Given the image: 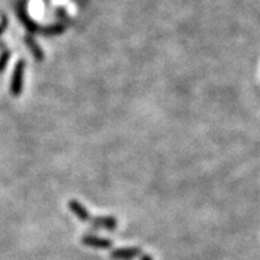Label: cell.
<instances>
[{"mask_svg":"<svg viewBox=\"0 0 260 260\" xmlns=\"http://www.w3.org/2000/svg\"><path fill=\"white\" fill-rule=\"evenodd\" d=\"M141 253V247H126L117 248L110 252V257L113 260H132Z\"/></svg>","mask_w":260,"mask_h":260,"instance_id":"2","label":"cell"},{"mask_svg":"<svg viewBox=\"0 0 260 260\" xmlns=\"http://www.w3.org/2000/svg\"><path fill=\"white\" fill-rule=\"evenodd\" d=\"M7 25H8V19L6 16H3L2 17V21H0V35L7 29Z\"/></svg>","mask_w":260,"mask_h":260,"instance_id":"8","label":"cell"},{"mask_svg":"<svg viewBox=\"0 0 260 260\" xmlns=\"http://www.w3.org/2000/svg\"><path fill=\"white\" fill-rule=\"evenodd\" d=\"M141 260H153V257H151L150 255H147V253H146V255H144V256L141 257Z\"/></svg>","mask_w":260,"mask_h":260,"instance_id":"9","label":"cell"},{"mask_svg":"<svg viewBox=\"0 0 260 260\" xmlns=\"http://www.w3.org/2000/svg\"><path fill=\"white\" fill-rule=\"evenodd\" d=\"M81 242L85 246L94 247V248H100V250H108V248L113 246L112 240L105 239V238H99V236L94 235H84Z\"/></svg>","mask_w":260,"mask_h":260,"instance_id":"3","label":"cell"},{"mask_svg":"<svg viewBox=\"0 0 260 260\" xmlns=\"http://www.w3.org/2000/svg\"><path fill=\"white\" fill-rule=\"evenodd\" d=\"M24 68L25 61L24 60H19L15 65L14 75L11 80V94L15 97L20 96L21 90H23V77H24Z\"/></svg>","mask_w":260,"mask_h":260,"instance_id":"1","label":"cell"},{"mask_svg":"<svg viewBox=\"0 0 260 260\" xmlns=\"http://www.w3.org/2000/svg\"><path fill=\"white\" fill-rule=\"evenodd\" d=\"M10 57H11V51H4L3 53L0 55V73H3L4 69L7 68Z\"/></svg>","mask_w":260,"mask_h":260,"instance_id":"7","label":"cell"},{"mask_svg":"<svg viewBox=\"0 0 260 260\" xmlns=\"http://www.w3.org/2000/svg\"><path fill=\"white\" fill-rule=\"evenodd\" d=\"M90 223H93L96 229H104L108 231H114L117 229V220L113 216H97L92 218Z\"/></svg>","mask_w":260,"mask_h":260,"instance_id":"5","label":"cell"},{"mask_svg":"<svg viewBox=\"0 0 260 260\" xmlns=\"http://www.w3.org/2000/svg\"><path fill=\"white\" fill-rule=\"evenodd\" d=\"M68 207L69 210L77 216V219H80L81 222H90L92 220V216L88 212V210L84 207V205L79 202V201H76V199H72V201H69L68 202Z\"/></svg>","mask_w":260,"mask_h":260,"instance_id":"4","label":"cell"},{"mask_svg":"<svg viewBox=\"0 0 260 260\" xmlns=\"http://www.w3.org/2000/svg\"><path fill=\"white\" fill-rule=\"evenodd\" d=\"M24 40L27 47L29 48V51L32 52L34 57L36 58V61H43L44 60V52L41 51V48L38 45V43L35 41V39L32 36H29V35H27Z\"/></svg>","mask_w":260,"mask_h":260,"instance_id":"6","label":"cell"}]
</instances>
